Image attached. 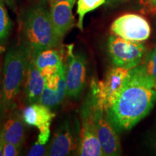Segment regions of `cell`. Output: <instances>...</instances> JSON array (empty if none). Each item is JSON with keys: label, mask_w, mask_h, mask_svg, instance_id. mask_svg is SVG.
I'll use <instances>...</instances> for the list:
<instances>
[{"label": "cell", "mask_w": 156, "mask_h": 156, "mask_svg": "<svg viewBox=\"0 0 156 156\" xmlns=\"http://www.w3.org/2000/svg\"><path fill=\"white\" fill-rule=\"evenodd\" d=\"M5 51V48L0 44V55H1V54H2Z\"/></svg>", "instance_id": "28"}, {"label": "cell", "mask_w": 156, "mask_h": 156, "mask_svg": "<svg viewBox=\"0 0 156 156\" xmlns=\"http://www.w3.org/2000/svg\"><path fill=\"white\" fill-rule=\"evenodd\" d=\"M47 2L49 4L50 6L54 5V4H56V3H58V2H62V1H66V0H46Z\"/></svg>", "instance_id": "25"}, {"label": "cell", "mask_w": 156, "mask_h": 156, "mask_svg": "<svg viewBox=\"0 0 156 156\" xmlns=\"http://www.w3.org/2000/svg\"><path fill=\"white\" fill-rule=\"evenodd\" d=\"M76 0H66L51 5L50 16L56 36L62 41L75 25L73 9Z\"/></svg>", "instance_id": "11"}, {"label": "cell", "mask_w": 156, "mask_h": 156, "mask_svg": "<svg viewBox=\"0 0 156 156\" xmlns=\"http://www.w3.org/2000/svg\"><path fill=\"white\" fill-rule=\"evenodd\" d=\"M4 143H5V141H4L2 134V131L1 128H0V156L3 155V146Z\"/></svg>", "instance_id": "24"}, {"label": "cell", "mask_w": 156, "mask_h": 156, "mask_svg": "<svg viewBox=\"0 0 156 156\" xmlns=\"http://www.w3.org/2000/svg\"><path fill=\"white\" fill-rule=\"evenodd\" d=\"M25 44L32 53L57 47L61 41L54 31L50 12L43 5H36L27 12L23 23Z\"/></svg>", "instance_id": "3"}, {"label": "cell", "mask_w": 156, "mask_h": 156, "mask_svg": "<svg viewBox=\"0 0 156 156\" xmlns=\"http://www.w3.org/2000/svg\"><path fill=\"white\" fill-rule=\"evenodd\" d=\"M156 102V80L141 64L129 69L116 101L107 112L116 129L127 131L148 114Z\"/></svg>", "instance_id": "1"}, {"label": "cell", "mask_w": 156, "mask_h": 156, "mask_svg": "<svg viewBox=\"0 0 156 156\" xmlns=\"http://www.w3.org/2000/svg\"><path fill=\"white\" fill-rule=\"evenodd\" d=\"M111 30L116 36L134 41H144L151 36V28L143 17L125 14L113 22Z\"/></svg>", "instance_id": "8"}, {"label": "cell", "mask_w": 156, "mask_h": 156, "mask_svg": "<svg viewBox=\"0 0 156 156\" xmlns=\"http://www.w3.org/2000/svg\"><path fill=\"white\" fill-rule=\"evenodd\" d=\"M32 54L35 64L40 70L46 67H58L64 64L62 58L63 55H61V54L54 49V48H48Z\"/></svg>", "instance_id": "16"}, {"label": "cell", "mask_w": 156, "mask_h": 156, "mask_svg": "<svg viewBox=\"0 0 156 156\" xmlns=\"http://www.w3.org/2000/svg\"><path fill=\"white\" fill-rule=\"evenodd\" d=\"M92 111L95 130L102 148L103 156L120 155L122 148L119 138L114 126L109 120L107 112L100 107L94 106L93 103Z\"/></svg>", "instance_id": "7"}, {"label": "cell", "mask_w": 156, "mask_h": 156, "mask_svg": "<svg viewBox=\"0 0 156 156\" xmlns=\"http://www.w3.org/2000/svg\"><path fill=\"white\" fill-rule=\"evenodd\" d=\"M21 147L10 142H5L3 146V156H17L20 154Z\"/></svg>", "instance_id": "20"}, {"label": "cell", "mask_w": 156, "mask_h": 156, "mask_svg": "<svg viewBox=\"0 0 156 156\" xmlns=\"http://www.w3.org/2000/svg\"><path fill=\"white\" fill-rule=\"evenodd\" d=\"M108 48L114 65L129 69L140 65L146 52L142 41L126 40L115 35L108 38Z\"/></svg>", "instance_id": "5"}, {"label": "cell", "mask_w": 156, "mask_h": 156, "mask_svg": "<svg viewBox=\"0 0 156 156\" xmlns=\"http://www.w3.org/2000/svg\"><path fill=\"white\" fill-rule=\"evenodd\" d=\"M148 2L153 6L154 8L156 9V0H147Z\"/></svg>", "instance_id": "26"}, {"label": "cell", "mask_w": 156, "mask_h": 156, "mask_svg": "<svg viewBox=\"0 0 156 156\" xmlns=\"http://www.w3.org/2000/svg\"><path fill=\"white\" fill-rule=\"evenodd\" d=\"M1 95H2V89H1V81H0V101H1Z\"/></svg>", "instance_id": "29"}, {"label": "cell", "mask_w": 156, "mask_h": 156, "mask_svg": "<svg viewBox=\"0 0 156 156\" xmlns=\"http://www.w3.org/2000/svg\"><path fill=\"white\" fill-rule=\"evenodd\" d=\"M22 115L27 125L36 126L38 129L50 127L51 121L56 116L50 108L40 103L29 104L23 110Z\"/></svg>", "instance_id": "14"}, {"label": "cell", "mask_w": 156, "mask_h": 156, "mask_svg": "<svg viewBox=\"0 0 156 156\" xmlns=\"http://www.w3.org/2000/svg\"><path fill=\"white\" fill-rule=\"evenodd\" d=\"M51 130L50 127H46L41 129H39V134L38 136V140L37 141L43 145H46L48 142L50 138Z\"/></svg>", "instance_id": "22"}, {"label": "cell", "mask_w": 156, "mask_h": 156, "mask_svg": "<svg viewBox=\"0 0 156 156\" xmlns=\"http://www.w3.org/2000/svg\"><path fill=\"white\" fill-rule=\"evenodd\" d=\"M106 0H78L77 13L79 16L77 27L80 30L83 29V19L85 15L90 12L97 9L106 3Z\"/></svg>", "instance_id": "17"}, {"label": "cell", "mask_w": 156, "mask_h": 156, "mask_svg": "<svg viewBox=\"0 0 156 156\" xmlns=\"http://www.w3.org/2000/svg\"><path fill=\"white\" fill-rule=\"evenodd\" d=\"M67 95V83H66V66L62 74L61 79L57 88L51 90L45 86L44 90L37 103H40L44 106L52 108L59 105Z\"/></svg>", "instance_id": "15"}, {"label": "cell", "mask_w": 156, "mask_h": 156, "mask_svg": "<svg viewBox=\"0 0 156 156\" xmlns=\"http://www.w3.org/2000/svg\"><path fill=\"white\" fill-rule=\"evenodd\" d=\"M31 56L32 51L25 43L11 48L6 54L0 101V122L16 109L17 99L24 83Z\"/></svg>", "instance_id": "2"}, {"label": "cell", "mask_w": 156, "mask_h": 156, "mask_svg": "<svg viewBox=\"0 0 156 156\" xmlns=\"http://www.w3.org/2000/svg\"><path fill=\"white\" fill-rule=\"evenodd\" d=\"M80 130L76 155L80 156H103L98 138L93 117L92 103L88 99L83 105L80 114Z\"/></svg>", "instance_id": "6"}, {"label": "cell", "mask_w": 156, "mask_h": 156, "mask_svg": "<svg viewBox=\"0 0 156 156\" xmlns=\"http://www.w3.org/2000/svg\"><path fill=\"white\" fill-rule=\"evenodd\" d=\"M25 122L23 115L17 109L12 111L0 122L4 141L22 147L25 138Z\"/></svg>", "instance_id": "12"}, {"label": "cell", "mask_w": 156, "mask_h": 156, "mask_svg": "<svg viewBox=\"0 0 156 156\" xmlns=\"http://www.w3.org/2000/svg\"><path fill=\"white\" fill-rule=\"evenodd\" d=\"M148 144L150 147L156 154V125L151 130V133L148 136Z\"/></svg>", "instance_id": "23"}, {"label": "cell", "mask_w": 156, "mask_h": 156, "mask_svg": "<svg viewBox=\"0 0 156 156\" xmlns=\"http://www.w3.org/2000/svg\"><path fill=\"white\" fill-rule=\"evenodd\" d=\"M107 2L110 3H114V2H122V1H125V0H106Z\"/></svg>", "instance_id": "27"}, {"label": "cell", "mask_w": 156, "mask_h": 156, "mask_svg": "<svg viewBox=\"0 0 156 156\" xmlns=\"http://www.w3.org/2000/svg\"><path fill=\"white\" fill-rule=\"evenodd\" d=\"M129 72L126 68L114 66L107 72L103 80L93 79L89 96L93 104L108 112L116 101Z\"/></svg>", "instance_id": "4"}, {"label": "cell", "mask_w": 156, "mask_h": 156, "mask_svg": "<svg viewBox=\"0 0 156 156\" xmlns=\"http://www.w3.org/2000/svg\"><path fill=\"white\" fill-rule=\"evenodd\" d=\"M45 145L40 143L38 141L35 142V144L30 148L28 152V155L29 156H44L46 155L47 153V147L44 146Z\"/></svg>", "instance_id": "21"}, {"label": "cell", "mask_w": 156, "mask_h": 156, "mask_svg": "<svg viewBox=\"0 0 156 156\" xmlns=\"http://www.w3.org/2000/svg\"><path fill=\"white\" fill-rule=\"evenodd\" d=\"M79 138L68 122L59 126L47 147L46 155L65 156L77 151Z\"/></svg>", "instance_id": "10"}, {"label": "cell", "mask_w": 156, "mask_h": 156, "mask_svg": "<svg viewBox=\"0 0 156 156\" xmlns=\"http://www.w3.org/2000/svg\"><path fill=\"white\" fill-rule=\"evenodd\" d=\"M140 64L148 75L156 80V47L148 53Z\"/></svg>", "instance_id": "18"}, {"label": "cell", "mask_w": 156, "mask_h": 156, "mask_svg": "<svg viewBox=\"0 0 156 156\" xmlns=\"http://www.w3.org/2000/svg\"><path fill=\"white\" fill-rule=\"evenodd\" d=\"M10 28V20L7 11L0 4V40L6 38Z\"/></svg>", "instance_id": "19"}, {"label": "cell", "mask_w": 156, "mask_h": 156, "mask_svg": "<svg viewBox=\"0 0 156 156\" xmlns=\"http://www.w3.org/2000/svg\"><path fill=\"white\" fill-rule=\"evenodd\" d=\"M73 45L67 46L68 61L66 65L67 95L77 98L83 92L86 80V61L81 54H74Z\"/></svg>", "instance_id": "9"}, {"label": "cell", "mask_w": 156, "mask_h": 156, "mask_svg": "<svg viewBox=\"0 0 156 156\" xmlns=\"http://www.w3.org/2000/svg\"><path fill=\"white\" fill-rule=\"evenodd\" d=\"M23 84H25V96L28 104L38 102L46 86V82L40 69L35 64L33 54L29 61Z\"/></svg>", "instance_id": "13"}]
</instances>
